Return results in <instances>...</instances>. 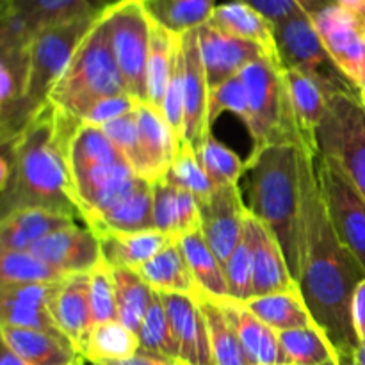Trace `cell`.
Segmentation results:
<instances>
[{
	"instance_id": "cell-31",
	"label": "cell",
	"mask_w": 365,
	"mask_h": 365,
	"mask_svg": "<svg viewBox=\"0 0 365 365\" xmlns=\"http://www.w3.org/2000/svg\"><path fill=\"white\" fill-rule=\"evenodd\" d=\"M260 321L277 331L296 330V328L316 327L312 314L303 299L299 285L294 289L273 294L252 298L245 303Z\"/></svg>"
},
{
	"instance_id": "cell-50",
	"label": "cell",
	"mask_w": 365,
	"mask_h": 365,
	"mask_svg": "<svg viewBox=\"0 0 365 365\" xmlns=\"http://www.w3.org/2000/svg\"><path fill=\"white\" fill-rule=\"evenodd\" d=\"M351 319L359 341H365V278L355 289L351 302Z\"/></svg>"
},
{
	"instance_id": "cell-46",
	"label": "cell",
	"mask_w": 365,
	"mask_h": 365,
	"mask_svg": "<svg viewBox=\"0 0 365 365\" xmlns=\"http://www.w3.org/2000/svg\"><path fill=\"white\" fill-rule=\"evenodd\" d=\"M232 113L246 125L248 121V96H246L245 81L242 75H235V77L228 78L221 86L214 88L210 91V102H209V118H210V127L214 121L220 118V114Z\"/></svg>"
},
{
	"instance_id": "cell-16",
	"label": "cell",
	"mask_w": 365,
	"mask_h": 365,
	"mask_svg": "<svg viewBox=\"0 0 365 365\" xmlns=\"http://www.w3.org/2000/svg\"><path fill=\"white\" fill-rule=\"evenodd\" d=\"M29 252L66 277L89 273L102 262L100 239L88 227L77 223L46 235Z\"/></svg>"
},
{
	"instance_id": "cell-21",
	"label": "cell",
	"mask_w": 365,
	"mask_h": 365,
	"mask_svg": "<svg viewBox=\"0 0 365 365\" xmlns=\"http://www.w3.org/2000/svg\"><path fill=\"white\" fill-rule=\"evenodd\" d=\"M52 314L64 337L82 355L89 331L93 330L91 285L89 273L70 274L57 287L52 302Z\"/></svg>"
},
{
	"instance_id": "cell-26",
	"label": "cell",
	"mask_w": 365,
	"mask_h": 365,
	"mask_svg": "<svg viewBox=\"0 0 365 365\" xmlns=\"http://www.w3.org/2000/svg\"><path fill=\"white\" fill-rule=\"evenodd\" d=\"M285 84H287L289 100H291L292 118L298 130L299 146L307 152L317 155L316 134L324 109H327V95L317 82L303 75L302 71L284 70Z\"/></svg>"
},
{
	"instance_id": "cell-15",
	"label": "cell",
	"mask_w": 365,
	"mask_h": 365,
	"mask_svg": "<svg viewBox=\"0 0 365 365\" xmlns=\"http://www.w3.org/2000/svg\"><path fill=\"white\" fill-rule=\"evenodd\" d=\"M59 284H0V324L32 328L64 337L52 314V302Z\"/></svg>"
},
{
	"instance_id": "cell-19",
	"label": "cell",
	"mask_w": 365,
	"mask_h": 365,
	"mask_svg": "<svg viewBox=\"0 0 365 365\" xmlns=\"http://www.w3.org/2000/svg\"><path fill=\"white\" fill-rule=\"evenodd\" d=\"M245 232L253 257V298L298 287L277 235L250 212Z\"/></svg>"
},
{
	"instance_id": "cell-33",
	"label": "cell",
	"mask_w": 365,
	"mask_h": 365,
	"mask_svg": "<svg viewBox=\"0 0 365 365\" xmlns=\"http://www.w3.org/2000/svg\"><path fill=\"white\" fill-rule=\"evenodd\" d=\"M66 159L71 175L91 166L125 160V157L114 146L109 135L102 130V127L81 121L68 141Z\"/></svg>"
},
{
	"instance_id": "cell-8",
	"label": "cell",
	"mask_w": 365,
	"mask_h": 365,
	"mask_svg": "<svg viewBox=\"0 0 365 365\" xmlns=\"http://www.w3.org/2000/svg\"><path fill=\"white\" fill-rule=\"evenodd\" d=\"M274 36L284 70L302 71L319 84L327 98L337 93H359V88L331 59L309 13H299L274 25Z\"/></svg>"
},
{
	"instance_id": "cell-23",
	"label": "cell",
	"mask_w": 365,
	"mask_h": 365,
	"mask_svg": "<svg viewBox=\"0 0 365 365\" xmlns=\"http://www.w3.org/2000/svg\"><path fill=\"white\" fill-rule=\"evenodd\" d=\"M75 223H77L75 217L48 209L14 210L2 216L0 252H29L46 235Z\"/></svg>"
},
{
	"instance_id": "cell-17",
	"label": "cell",
	"mask_w": 365,
	"mask_h": 365,
	"mask_svg": "<svg viewBox=\"0 0 365 365\" xmlns=\"http://www.w3.org/2000/svg\"><path fill=\"white\" fill-rule=\"evenodd\" d=\"M139 138L138 177L148 182L164 180L175 155L180 150L177 138L171 132L163 110L148 102H139L135 107Z\"/></svg>"
},
{
	"instance_id": "cell-28",
	"label": "cell",
	"mask_w": 365,
	"mask_h": 365,
	"mask_svg": "<svg viewBox=\"0 0 365 365\" xmlns=\"http://www.w3.org/2000/svg\"><path fill=\"white\" fill-rule=\"evenodd\" d=\"M138 273L153 291L160 294L198 296L202 292L192 277L178 239H173L153 259L143 264Z\"/></svg>"
},
{
	"instance_id": "cell-7",
	"label": "cell",
	"mask_w": 365,
	"mask_h": 365,
	"mask_svg": "<svg viewBox=\"0 0 365 365\" xmlns=\"http://www.w3.org/2000/svg\"><path fill=\"white\" fill-rule=\"evenodd\" d=\"M316 145L317 155L334 160L365 198V103L360 93L328 98Z\"/></svg>"
},
{
	"instance_id": "cell-54",
	"label": "cell",
	"mask_w": 365,
	"mask_h": 365,
	"mask_svg": "<svg viewBox=\"0 0 365 365\" xmlns=\"http://www.w3.org/2000/svg\"><path fill=\"white\" fill-rule=\"evenodd\" d=\"M355 365H365V341L360 342L359 349H356Z\"/></svg>"
},
{
	"instance_id": "cell-10",
	"label": "cell",
	"mask_w": 365,
	"mask_h": 365,
	"mask_svg": "<svg viewBox=\"0 0 365 365\" xmlns=\"http://www.w3.org/2000/svg\"><path fill=\"white\" fill-rule=\"evenodd\" d=\"M328 217L342 245L365 269V198L348 175L331 159L314 157Z\"/></svg>"
},
{
	"instance_id": "cell-5",
	"label": "cell",
	"mask_w": 365,
	"mask_h": 365,
	"mask_svg": "<svg viewBox=\"0 0 365 365\" xmlns=\"http://www.w3.org/2000/svg\"><path fill=\"white\" fill-rule=\"evenodd\" d=\"M118 95H128V91L114 59L106 20L100 16L53 86L50 103L82 121L95 103Z\"/></svg>"
},
{
	"instance_id": "cell-36",
	"label": "cell",
	"mask_w": 365,
	"mask_h": 365,
	"mask_svg": "<svg viewBox=\"0 0 365 365\" xmlns=\"http://www.w3.org/2000/svg\"><path fill=\"white\" fill-rule=\"evenodd\" d=\"M278 339L289 365H342L337 349L317 324L278 331Z\"/></svg>"
},
{
	"instance_id": "cell-3",
	"label": "cell",
	"mask_w": 365,
	"mask_h": 365,
	"mask_svg": "<svg viewBox=\"0 0 365 365\" xmlns=\"http://www.w3.org/2000/svg\"><path fill=\"white\" fill-rule=\"evenodd\" d=\"M299 153L302 146L291 143L253 150L241 178L248 212L277 235L294 280L299 266Z\"/></svg>"
},
{
	"instance_id": "cell-57",
	"label": "cell",
	"mask_w": 365,
	"mask_h": 365,
	"mask_svg": "<svg viewBox=\"0 0 365 365\" xmlns=\"http://www.w3.org/2000/svg\"><path fill=\"white\" fill-rule=\"evenodd\" d=\"M267 365H287V364H267Z\"/></svg>"
},
{
	"instance_id": "cell-44",
	"label": "cell",
	"mask_w": 365,
	"mask_h": 365,
	"mask_svg": "<svg viewBox=\"0 0 365 365\" xmlns=\"http://www.w3.org/2000/svg\"><path fill=\"white\" fill-rule=\"evenodd\" d=\"M225 277H227L230 298L239 303H246L253 298V257L252 246L246 232H242V239L230 255V259L223 264Z\"/></svg>"
},
{
	"instance_id": "cell-51",
	"label": "cell",
	"mask_w": 365,
	"mask_h": 365,
	"mask_svg": "<svg viewBox=\"0 0 365 365\" xmlns=\"http://www.w3.org/2000/svg\"><path fill=\"white\" fill-rule=\"evenodd\" d=\"M91 365H182V364L177 362V360H170L159 355H152V353L138 351V355H134L132 359L116 360V362H98Z\"/></svg>"
},
{
	"instance_id": "cell-48",
	"label": "cell",
	"mask_w": 365,
	"mask_h": 365,
	"mask_svg": "<svg viewBox=\"0 0 365 365\" xmlns=\"http://www.w3.org/2000/svg\"><path fill=\"white\" fill-rule=\"evenodd\" d=\"M262 13L273 25L282 24L299 13L314 14L334 0H242Z\"/></svg>"
},
{
	"instance_id": "cell-49",
	"label": "cell",
	"mask_w": 365,
	"mask_h": 365,
	"mask_svg": "<svg viewBox=\"0 0 365 365\" xmlns=\"http://www.w3.org/2000/svg\"><path fill=\"white\" fill-rule=\"evenodd\" d=\"M138 103V100L130 95L109 96V98H103L98 103H95L88 110V114L82 118V121L89 125H95V127H103L109 121L118 120V118L135 110Z\"/></svg>"
},
{
	"instance_id": "cell-42",
	"label": "cell",
	"mask_w": 365,
	"mask_h": 365,
	"mask_svg": "<svg viewBox=\"0 0 365 365\" xmlns=\"http://www.w3.org/2000/svg\"><path fill=\"white\" fill-rule=\"evenodd\" d=\"M196 153H198L200 163H202L205 173L209 175L214 187L239 185L242 175H245L246 163L239 159L234 150L223 145L212 134H209Z\"/></svg>"
},
{
	"instance_id": "cell-43",
	"label": "cell",
	"mask_w": 365,
	"mask_h": 365,
	"mask_svg": "<svg viewBox=\"0 0 365 365\" xmlns=\"http://www.w3.org/2000/svg\"><path fill=\"white\" fill-rule=\"evenodd\" d=\"M164 180L195 195L198 202L207 198L214 191L212 182H210L209 175L203 170L198 153L192 150L191 145L180 146Z\"/></svg>"
},
{
	"instance_id": "cell-39",
	"label": "cell",
	"mask_w": 365,
	"mask_h": 365,
	"mask_svg": "<svg viewBox=\"0 0 365 365\" xmlns=\"http://www.w3.org/2000/svg\"><path fill=\"white\" fill-rule=\"evenodd\" d=\"M177 39L178 34H173L152 21L148 68H146V89H148L146 102L152 103L157 109H163L168 81H170L171 68H173Z\"/></svg>"
},
{
	"instance_id": "cell-12",
	"label": "cell",
	"mask_w": 365,
	"mask_h": 365,
	"mask_svg": "<svg viewBox=\"0 0 365 365\" xmlns=\"http://www.w3.org/2000/svg\"><path fill=\"white\" fill-rule=\"evenodd\" d=\"M200 232L221 264L227 262L242 239L248 207L239 185L214 187L200 200Z\"/></svg>"
},
{
	"instance_id": "cell-37",
	"label": "cell",
	"mask_w": 365,
	"mask_h": 365,
	"mask_svg": "<svg viewBox=\"0 0 365 365\" xmlns=\"http://www.w3.org/2000/svg\"><path fill=\"white\" fill-rule=\"evenodd\" d=\"M138 334L128 330L120 321L95 324L82 348V359L91 364L116 362L138 355Z\"/></svg>"
},
{
	"instance_id": "cell-2",
	"label": "cell",
	"mask_w": 365,
	"mask_h": 365,
	"mask_svg": "<svg viewBox=\"0 0 365 365\" xmlns=\"http://www.w3.org/2000/svg\"><path fill=\"white\" fill-rule=\"evenodd\" d=\"M81 120L45 107L16 138L2 143L9 177L2 187L4 216L21 209H48L82 220L75 202L66 148Z\"/></svg>"
},
{
	"instance_id": "cell-18",
	"label": "cell",
	"mask_w": 365,
	"mask_h": 365,
	"mask_svg": "<svg viewBox=\"0 0 365 365\" xmlns=\"http://www.w3.org/2000/svg\"><path fill=\"white\" fill-rule=\"evenodd\" d=\"M160 294V292H159ZM182 365H214L205 314L196 296L160 294Z\"/></svg>"
},
{
	"instance_id": "cell-20",
	"label": "cell",
	"mask_w": 365,
	"mask_h": 365,
	"mask_svg": "<svg viewBox=\"0 0 365 365\" xmlns=\"http://www.w3.org/2000/svg\"><path fill=\"white\" fill-rule=\"evenodd\" d=\"M200 52L210 91L241 73L253 61L267 57L260 46L225 34L210 24L200 27Z\"/></svg>"
},
{
	"instance_id": "cell-6",
	"label": "cell",
	"mask_w": 365,
	"mask_h": 365,
	"mask_svg": "<svg viewBox=\"0 0 365 365\" xmlns=\"http://www.w3.org/2000/svg\"><path fill=\"white\" fill-rule=\"evenodd\" d=\"M248 96V128L255 148L278 143L299 145L292 118L284 68L271 57H260L241 71Z\"/></svg>"
},
{
	"instance_id": "cell-11",
	"label": "cell",
	"mask_w": 365,
	"mask_h": 365,
	"mask_svg": "<svg viewBox=\"0 0 365 365\" xmlns=\"http://www.w3.org/2000/svg\"><path fill=\"white\" fill-rule=\"evenodd\" d=\"M310 16L331 59L359 88L365 81V18L335 2Z\"/></svg>"
},
{
	"instance_id": "cell-4",
	"label": "cell",
	"mask_w": 365,
	"mask_h": 365,
	"mask_svg": "<svg viewBox=\"0 0 365 365\" xmlns=\"http://www.w3.org/2000/svg\"><path fill=\"white\" fill-rule=\"evenodd\" d=\"M98 18H77L50 25L34 36L31 43L27 88L16 109L2 121V143L16 138L48 106L53 86L63 77L78 45Z\"/></svg>"
},
{
	"instance_id": "cell-25",
	"label": "cell",
	"mask_w": 365,
	"mask_h": 365,
	"mask_svg": "<svg viewBox=\"0 0 365 365\" xmlns=\"http://www.w3.org/2000/svg\"><path fill=\"white\" fill-rule=\"evenodd\" d=\"M200 202L195 195L170 184L153 182V228L171 239L200 230Z\"/></svg>"
},
{
	"instance_id": "cell-45",
	"label": "cell",
	"mask_w": 365,
	"mask_h": 365,
	"mask_svg": "<svg viewBox=\"0 0 365 365\" xmlns=\"http://www.w3.org/2000/svg\"><path fill=\"white\" fill-rule=\"evenodd\" d=\"M89 285H91L93 324L118 321L116 287H114L113 271L103 259L98 266L89 271Z\"/></svg>"
},
{
	"instance_id": "cell-9",
	"label": "cell",
	"mask_w": 365,
	"mask_h": 365,
	"mask_svg": "<svg viewBox=\"0 0 365 365\" xmlns=\"http://www.w3.org/2000/svg\"><path fill=\"white\" fill-rule=\"evenodd\" d=\"M110 46L128 95L138 102L148 100L146 68L150 56L152 20L143 0H118L102 14Z\"/></svg>"
},
{
	"instance_id": "cell-47",
	"label": "cell",
	"mask_w": 365,
	"mask_h": 365,
	"mask_svg": "<svg viewBox=\"0 0 365 365\" xmlns=\"http://www.w3.org/2000/svg\"><path fill=\"white\" fill-rule=\"evenodd\" d=\"M102 130L109 135L110 141L114 143L121 155L125 157L132 170L138 175L139 168V138H138V121H135V110L118 118V120L109 121L102 127Z\"/></svg>"
},
{
	"instance_id": "cell-1",
	"label": "cell",
	"mask_w": 365,
	"mask_h": 365,
	"mask_svg": "<svg viewBox=\"0 0 365 365\" xmlns=\"http://www.w3.org/2000/svg\"><path fill=\"white\" fill-rule=\"evenodd\" d=\"M314 153H299V266L296 282L317 327L337 349L342 365H355L360 341L351 319L355 289L365 269L342 245L328 217Z\"/></svg>"
},
{
	"instance_id": "cell-34",
	"label": "cell",
	"mask_w": 365,
	"mask_h": 365,
	"mask_svg": "<svg viewBox=\"0 0 365 365\" xmlns=\"http://www.w3.org/2000/svg\"><path fill=\"white\" fill-rule=\"evenodd\" d=\"M178 242L200 289L212 298H230L223 264L214 255L202 232L198 230L184 235L178 239Z\"/></svg>"
},
{
	"instance_id": "cell-55",
	"label": "cell",
	"mask_w": 365,
	"mask_h": 365,
	"mask_svg": "<svg viewBox=\"0 0 365 365\" xmlns=\"http://www.w3.org/2000/svg\"><path fill=\"white\" fill-rule=\"evenodd\" d=\"M359 93H360V98H362V102L365 103V81L359 86Z\"/></svg>"
},
{
	"instance_id": "cell-27",
	"label": "cell",
	"mask_w": 365,
	"mask_h": 365,
	"mask_svg": "<svg viewBox=\"0 0 365 365\" xmlns=\"http://www.w3.org/2000/svg\"><path fill=\"white\" fill-rule=\"evenodd\" d=\"M2 344L31 365H71L82 359L68 339L32 330V328L2 327Z\"/></svg>"
},
{
	"instance_id": "cell-13",
	"label": "cell",
	"mask_w": 365,
	"mask_h": 365,
	"mask_svg": "<svg viewBox=\"0 0 365 365\" xmlns=\"http://www.w3.org/2000/svg\"><path fill=\"white\" fill-rule=\"evenodd\" d=\"M118 0H2V25L32 41L50 25L77 18H98Z\"/></svg>"
},
{
	"instance_id": "cell-32",
	"label": "cell",
	"mask_w": 365,
	"mask_h": 365,
	"mask_svg": "<svg viewBox=\"0 0 365 365\" xmlns=\"http://www.w3.org/2000/svg\"><path fill=\"white\" fill-rule=\"evenodd\" d=\"M196 298L205 314L214 365H252L239 341L234 324L230 323L220 303L203 291Z\"/></svg>"
},
{
	"instance_id": "cell-38",
	"label": "cell",
	"mask_w": 365,
	"mask_h": 365,
	"mask_svg": "<svg viewBox=\"0 0 365 365\" xmlns=\"http://www.w3.org/2000/svg\"><path fill=\"white\" fill-rule=\"evenodd\" d=\"M110 271L116 287L118 321L138 334L155 291L143 280L138 271L125 267H110Z\"/></svg>"
},
{
	"instance_id": "cell-40",
	"label": "cell",
	"mask_w": 365,
	"mask_h": 365,
	"mask_svg": "<svg viewBox=\"0 0 365 365\" xmlns=\"http://www.w3.org/2000/svg\"><path fill=\"white\" fill-rule=\"evenodd\" d=\"M138 339L139 351L152 353V355H159L178 362V346L173 331H171L163 296L159 292H153L148 312H146L145 319L138 330Z\"/></svg>"
},
{
	"instance_id": "cell-41",
	"label": "cell",
	"mask_w": 365,
	"mask_h": 365,
	"mask_svg": "<svg viewBox=\"0 0 365 365\" xmlns=\"http://www.w3.org/2000/svg\"><path fill=\"white\" fill-rule=\"evenodd\" d=\"M70 277V274H68ZM59 273L31 252H0V284H59Z\"/></svg>"
},
{
	"instance_id": "cell-52",
	"label": "cell",
	"mask_w": 365,
	"mask_h": 365,
	"mask_svg": "<svg viewBox=\"0 0 365 365\" xmlns=\"http://www.w3.org/2000/svg\"><path fill=\"white\" fill-rule=\"evenodd\" d=\"M0 365H31L27 364L25 360H21L20 356L14 355L9 348L2 344V355H0Z\"/></svg>"
},
{
	"instance_id": "cell-14",
	"label": "cell",
	"mask_w": 365,
	"mask_h": 365,
	"mask_svg": "<svg viewBox=\"0 0 365 365\" xmlns=\"http://www.w3.org/2000/svg\"><path fill=\"white\" fill-rule=\"evenodd\" d=\"M178 36H180L182 56H184L185 141L192 146L195 152H198L207 135L212 134L209 118L210 88L200 52V29Z\"/></svg>"
},
{
	"instance_id": "cell-22",
	"label": "cell",
	"mask_w": 365,
	"mask_h": 365,
	"mask_svg": "<svg viewBox=\"0 0 365 365\" xmlns=\"http://www.w3.org/2000/svg\"><path fill=\"white\" fill-rule=\"evenodd\" d=\"M225 310L230 323L234 324L237 337L245 348L252 365L267 364H287L282 351L278 331L260 321L245 303H239L232 298H214ZM289 365V364H287Z\"/></svg>"
},
{
	"instance_id": "cell-30",
	"label": "cell",
	"mask_w": 365,
	"mask_h": 365,
	"mask_svg": "<svg viewBox=\"0 0 365 365\" xmlns=\"http://www.w3.org/2000/svg\"><path fill=\"white\" fill-rule=\"evenodd\" d=\"M102 259L110 267H125L138 271L143 264L157 255L173 239L159 230L130 232V234H103L98 235Z\"/></svg>"
},
{
	"instance_id": "cell-24",
	"label": "cell",
	"mask_w": 365,
	"mask_h": 365,
	"mask_svg": "<svg viewBox=\"0 0 365 365\" xmlns=\"http://www.w3.org/2000/svg\"><path fill=\"white\" fill-rule=\"evenodd\" d=\"M207 24L214 25L225 34H230L234 38L245 39V41L260 46L267 57L280 63L274 25L250 4L242 2V0L217 4Z\"/></svg>"
},
{
	"instance_id": "cell-29",
	"label": "cell",
	"mask_w": 365,
	"mask_h": 365,
	"mask_svg": "<svg viewBox=\"0 0 365 365\" xmlns=\"http://www.w3.org/2000/svg\"><path fill=\"white\" fill-rule=\"evenodd\" d=\"M89 230L103 234H130V232L155 230L153 228V184L139 178L135 187L116 207L89 225Z\"/></svg>"
},
{
	"instance_id": "cell-35",
	"label": "cell",
	"mask_w": 365,
	"mask_h": 365,
	"mask_svg": "<svg viewBox=\"0 0 365 365\" xmlns=\"http://www.w3.org/2000/svg\"><path fill=\"white\" fill-rule=\"evenodd\" d=\"M150 20L173 34L205 25L216 9V0H143Z\"/></svg>"
},
{
	"instance_id": "cell-56",
	"label": "cell",
	"mask_w": 365,
	"mask_h": 365,
	"mask_svg": "<svg viewBox=\"0 0 365 365\" xmlns=\"http://www.w3.org/2000/svg\"><path fill=\"white\" fill-rule=\"evenodd\" d=\"M82 362H84V360H78V362H75V364H71V365H84Z\"/></svg>"
},
{
	"instance_id": "cell-53",
	"label": "cell",
	"mask_w": 365,
	"mask_h": 365,
	"mask_svg": "<svg viewBox=\"0 0 365 365\" xmlns=\"http://www.w3.org/2000/svg\"><path fill=\"white\" fill-rule=\"evenodd\" d=\"M334 2L365 18V0H334Z\"/></svg>"
}]
</instances>
